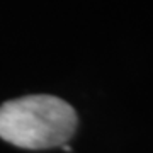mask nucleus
Instances as JSON below:
<instances>
[{"mask_svg": "<svg viewBox=\"0 0 153 153\" xmlns=\"http://www.w3.org/2000/svg\"><path fill=\"white\" fill-rule=\"evenodd\" d=\"M76 124L75 109L55 95H29L0 105V138L26 150L61 146Z\"/></svg>", "mask_w": 153, "mask_h": 153, "instance_id": "nucleus-1", "label": "nucleus"}]
</instances>
